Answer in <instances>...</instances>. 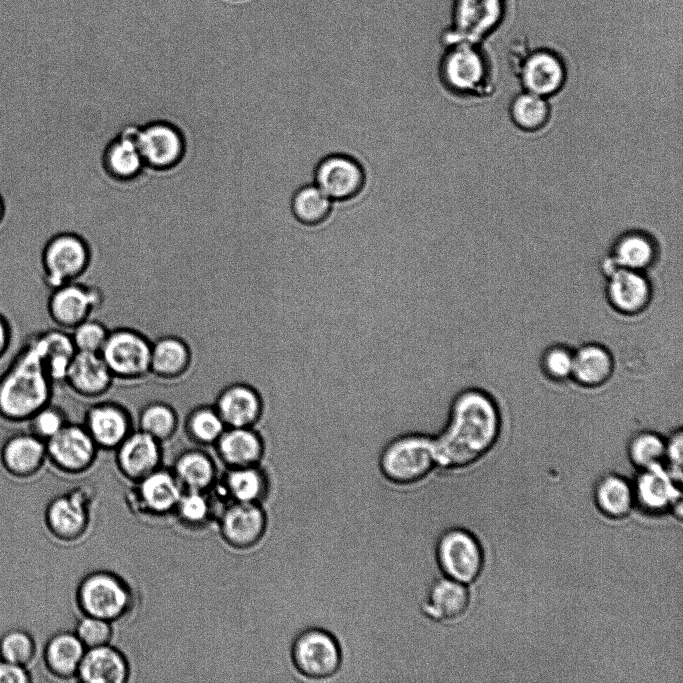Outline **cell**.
<instances>
[{
    "mask_svg": "<svg viewBox=\"0 0 683 683\" xmlns=\"http://www.w3.org/2000/svg\"><path fill=\"white\" fill-rule=\"evenodd\" d=\"M501 415L495 399L479 387L467 386L452 397L446 420L433 435L436 467L465 469L484 457L497 442Z\"/></svg>",
    "mask_w": 683,
    "mask_h": 683,
    "instance_id": "cell-1",
    "label": "cell"
},
{
    "mask_svg": "<svg viewBox=\"0 0 683 683\" xmlns=\"http://www.w3.org/2000/svg\"><path fill=\"white\" fill-rule=\"evenodd\" d=\"M54 388L27 337L0 375V420L26 424L35 412L52 402Z\"/></svg>",
    "mask_w": 683,
    "mask_h": 683,
    "instance_id": "cell-2",
    "label": "cell"
},
{
    "mask_svg": "<svg viewBox=\"0 0 683 683\" xmlns=\"http://www.w3.org/2000/svg\"><path fill=\"white\" fill-rule=\"evenodd\" d=\"M433 435L407 432L389 440L378 457V469L391 485L420 482L436 468Z\"/></svg>",
    "mask_w": 683,
    "mask_h": 683,
    "instance_id": "cell-3",
    "label": "cell"
},
{
    "mask_svg": "<svg viewBox=\"0 0 683 683\" xmlns=\"http://www.w3.org/2000/svg\"><path fill=\"white\" fill-rule=\"evenodd\" d=\"M289 657L295 673L305 680H329L339 673L342 665L339 641L319 626L306 627L295 635Z\"/></svg>",
    "mask_w": 683,
    "mask_h": 683,
    "instance_id": "cell-4",
    "label": "cell"
},
{
    "mask_svg": "<svg viewBox=\"0 0 683 683\" xmlns=\"http://www.w3.org/2000/svg\"><path fill=\"white\" fill-rule=\"evenodd\" d=\"M88 241L77 232L53 236L46 244L40 262V278L48 290L79 281L91 263Z\"/></svg>",
    "mask_w": 683,
    "mask_h": 683,
    "instance_id": "cell-5",
    "label": "cell"
},
{
    "mask_svg": "<svg viewBox=\"0 0 683 683\" xmlns=\"http://www.w3.org/2000/svg\"><path fill=\"white\" fill-rule=\"evenodd\" d=\"M152 341L129 326L110 329L100 352L115 381L137 383L150 376Z\"/></svg>",
    "mask_w": 683,
    "mask_h": 683,
    "instance_id": "cell-6",
    "label": "cell"
},
{
    "mask_svg": "<svg viewBox=\"0 0 683 683\" xmlns=\"http://www.w3.org/2000/svg\"><path fill=\"white\" fill-rule=\"evenodd\" d=\"M433 553L441 575L461 583L475 581L482 571V547L477 538L464 528L451 527L439 533Z\"/></svg>",
    "mask_w": 683,
    "mask_h": 683,
    "instance_id": "cell-7",
    "label": "cell"
},
{
    "mask_svg": "<svg viewBox=\"0 0 683 683\" xmlns=\"http://www.w3.org/2000/svg\"><path fill=\"white\" fill-rule=\"evenodd\" d=\"M506 6V0H453L451 25L443 39L446 47L487 38L502 23Z\"/></svg>",
    "mask_w": 683,
    "mask_h": 683,
    "instance_id": "cell-8",
    "label": "cell"
},
{
    "mask_svg": "<svg viewBox=\"0 0 683 683\" xmlns=\"http://www.w3.org/2000/svg\"><path fill=\"white\" fill-rule=\"evenodd\" d=\"M105 300L100 288L73 281L51 289L46 302L49 319L55 327L71 331L92 317Z\"/></svg>",
    "mask_w": 683,
    "mask_h": 683,
    "instance_id": "cell-9",
    "label": "cell"
},
{
    "mask_svg": "<svg viewBox=\"0 0 683 683\" xmlns=\"http://www.w3.org/2000/svg\"><path fill=\"white\" fill-rule=\"evenodd\" d=\"M134 138L146 168L167 171L185 156V138L169 121L156 120L136 126Z\"/></svg>",
    "mask_w": 683,
    "mask_h": 683,
    "instance_id": "cell-10",
    "label": "cell"
},
{
    "mask_svg": "<svg viewBox=\"0 0 683 683\" xmlns=\"http://www.w3.org/2000/svg\"><path fill=\"white\" fill-rule=\"evenodd\" d=\"M77 601L85 615L111 621L128 609L130 595L118 577L97 572L82 580L77 590Z\"/></svg>",
    "mask_w": 683,
    "mask_h": 683,
    "instance_id": "cell-11",
    "label": "cell"
},
{
    "mask_svg": "<svg viewBox=\"0 0 683 683\" xmlns=\"http://www.w3.org/2000/svg\"><path fill=\"white\" fill-rule=\"evenodd\" d=\"M99 448L82 423L68 422L46 441L47 462L66 474H79L91 467Z\"/></svg>",
    "mask_w": 683,
    "mask_h": 683,
    "instance_id": "cell-12",
    "label": "cell"
},
{
    "mask_svg": "<svg viewBox=\"0 0 683 683\" xmlns=\"http://www.w3.org/2000/svg\"><path fill=\"white\" fill-rule=\"evenodd\" d=\"M47 463L46 442L28 430L10 434L0 446L1 469L13 480L31 481Z\"/></svg>",
    "mask_w": 683,
    "mask_h": 683,
    "instance_id": "cell-13",
    "label": "cell"
},
{
    "mask_svg": "<svg viewBox=\"0 0 683 683\" xmlns=\"http://www.w3.org/2000/svg\"><path fill=\"white\" fill-rule=\"evenodd\" d=\"M82 425L99 450H114L135 428L132 414L122 403L100 400L85 411Z\"/></svg>",
    "mask_w": 683,
    "mask_h": 683,
    "instance_id": "cell-14",
    "label": "cell"
},
{
    "mask_svg": "<svg viewBox=\"0 0 683 683\" xmlns=\"http://www.w3.org/2000/svg\"><path fill=\"white\" fill-rule=\"evenodd\" d=\"M487 71L485 58L475 44L456 43L446 47L439 64L443 84L457 92L477 89Z\"/></svg>",
    "mask_w": 683,
    "mask_h": 683,
    "instance_id": "cell-15",
    "label": "cell"
},
{
    "mask_svg": "<svg viewBox=\"0 0 683 683\" xmlns=\"http://www.w3.org/2000/svg\"><path fill=\"white\" fill-rule=\"evenodd\" d=\"M226 427H256L264 415V399L256 385L236 381L224 386L213 403Z\"/></svg>",
    "mask_w": 683,
    "mask_h": 683,
    "instance_id": "cell-16",
    "label": "cell"
},
{
    "mask_svg": "<svg viewBox=\"0 0 683 683\" xmlns=\"http://www.w3.org/2000/svg\"><path fill=\"white\" fill-rule=\"evenodd\" d=\"M361 164L353 157L332 153L322 158L315 170L314 181L331 200H346L358 194L364 185Z\"/></svg>",
    "mask_w": 683,
    "mask_h": 683,
    "instance_id": "cell-17",
    "label": "cell"
},
{
    "mask_svg": "<svg viewBox=\"0 0 683 683\" xmlns=\"http://www.w3.org/2000/svg\"><path fill=\"white\" fill-rule=\"evenodd\" d=\"M606 276L605 295L615 312L624 316H636L649 307L653 289L643 272L613 268Z\"/></svg>",
    "mask_w": 683,
    "mask_h": 683,
    "instance_id": "cell-18",
    "label": "cell"
},
{
    "mask_svg": "<svg viewBox=\"0 0 683 683\" xmlns=\"http://www.w3.org/2000/svg\"><path fill=\"white\" fill-rule=\"evenodd\" d=\"M469 602L465 584L442 575L426 588L419 603V613L433 624L448 622L460 618Z\"/></svg>",
    "mask_w": 683,
    "mask_h": 683,
    "instance_id": "cell-19",
    "label": "cell"
},
{
    "mask_svg": "<svg viewBox=\"0 0 683 683\" xmlns=\"http://www.w3.org/2000/svg\"><path fill=\"white\" fill-rule=\"evenodd\" d=\"M122 475L139 481L161 467L162 443L135 428L114 450Z\"/></svg>",
    "mask_w": 683,
    "mask_h": 683,
    "instance_id": "cell-20",
    "label": "cell"
},
{
    "mask_svg": "<svg viewBox=\"0 0 683 683\" xmlns=\"http://www.w3.org/2000/svg\"><path fill=\"white\" fill-rule=\"evenodd\" d=\"M114 382L100 353L76 352L64 385L81 398L98 400L110 391Z\"/></svg>",
    "mask_w": 683,
    "mask_h": 683,
    "instance_id": "cell-21",
    "label": "cell"
},
{
    "mask_svg": "<svg viewBox=\"0 0 683 683\" xmlns=\"http://www.w3.org/2000/svg\"><path fill=\"white\" fill-rule=\"evenodd\" d=\"M213 448L227 468L260 465L266 452L264 437L257 427H226Z\"/></svg>",
    "mask_w": 683,
    "mask_h": 683,
    "instance_id": "cell-22",
    "label": "cell"
},
{
    "mask_svg": "<svg viewBox=\"0 0 683 683\" xmlns=\"http://www.w3.org/2000/svg\"><path fill=\"white\" fill-rule=\"evenodd\" d=\"M225 540L238 548L252 547L265 535L267 516L259 503L233 502L221 517Z\"/></svg>",
    "mask_w": 683,
    "mask_h": 683,
    "instance_id": "cell-23",
    "label": "cell"
},
{
    "mask_svg": "<svg viewBox=\"0 0 683 683\" xmlns=\"http://www.w3.org/2000/svg\"><path fill=\"white\" fill-rule=\"evenodd\" d=\"M44 522L49 534L60 540L78 537L88 522L86 497L73 491L50 499L44 511Z\"/></svg>",
    "mask_w": 683,
    "mask_h": 683,
    "instance_id": "cell-24",
    "label": "cell"
},
{
    "mask_svg": "<svg viewBox=\"0 0 683 683\" xmlns=\"http://www.w3.org/2000/svg\"><path fill=\"white\" fill-rule=\"evenodd\" d=\"M29 337L51 381L55 386L64 385L68 368L77 352L70 332L54 327Z\"/></svg>",
    "mask_w": 683,
    "mask_h": 683,
    "instance_id": "cell-25",
    "label": "cell"
},
{
    "mask_svg": "<svg viewBox=\"0 0 683 683\" xmlns=\"http://www.w3.org/2000/svg\"><path fill=\"white\" fill-rule=\"evenodd\" d=\"M192 365V350L185 339L167 334L151 344L150 375L162 381L184 377Z\"/></svg>",
    "mask_w": 683,
    "mask_h": 683,
    "instance_id": "cell-26",
    "label": "cell"
},
{
    "mask_svg": "<svg viewBox=\"0 0 683 683\" xmlns=\"http://www.w3.org/2000/svg\"><path fill=\"white\" fill-rule=\"evenodd\" d=\"M614 366L613 355L607 347L588 342L573 350L571 379L581 387L598 388L611 379Z\"/></svg>",
    "mask_w": 683,
    "mask_h": 683,
    "instance_id": "cell-27",
    "label": "cell"
},
{
    "mask_svg": "<svg viewBox=\"0 0 683 683\" xmlns=\"http://www.w3.org/2000/svg\"><path fill=\"white\" fill-rule=\"evenodd\" d=\"M134 131L135 127L123 129L105 146L102 166L105 173L114 180H132L146 168L134 138Z\"/></svg>",
    "mask_w": 683,
    "mask_h": 683,
    "instance_id": "cell-28",
    "label": "cell"
},
{
    "mask_svg": "<svg viewBox=\"0 0 683 683\" xmlns=\"http://www.w3.org/2000/svg\"><path fill=\"white\" fill-rule=\"evenodd\" d=\"M639 471L633 486L634 499L644 510L659 513L681 498L663 464Z\"/></svg>",
    "mask_w": 683,
    "mask_h": 683,
    "instance_id": "cell-29",
    "label": "cell"
},
{
    "mask_svg": "<svg viewBox=\"0 0 683 683\" xmlns=\"http://www.w3.org/2000/svg\"><path fill=\"white\" fill-rule=\"evenodd\" d=\"M128 674V664L121 652L105 644L85 651L76 676L88 683H123Z\"/></svg>",
    "mask_w": 683,
    "mask_h": 683,
    "instance_id": "cell-30",
    "label": "cell"
},
{
    "mask_svg": "<svg viewBox=\"0 0 683 683\" xmlns=\"http://www.w3.org/2000/svg\"><path fill=\"white\" fill-rule=\"evenodd\" d=\"M564 66L558 55L546 49L531 52L522 65V80L529 92L543 96L560 88Z\"/></svg>",
    "mask_w": 683,
    "mask_h": 683,
    "instance_id": "cell-31",
    "label": "cell"
},
{
    "mask_svg": "<svg viewBox=\"0 0 683 683\" xmlns=\"http://www.w3.org/2000/svg\"><path fill=\"white\" fill-rule=\"evenodd\" d=\"M85 651V646L75 633L61 631L47 639L42 655L52 675L67 678L76 676Z\"/></svg>",
    "mask_w": 683,
    "mask_h": 683,
    "instance_id": "cell-32",
    "label": "cell"
},
{
    "mask_svg": "<svg viewBox=\"0 0 683 683\" xmlns=\"http://www.w3.org/2000/svg\"><path fill=\"white\" fill-rule=\"evenodd\" d=\"M139 497L151 512L166 513L176 505L182 495V486L172 470L159 467L139 481Z\"/></svg>",
    "mask_w": 683,
    "mask_h": 683,
    "instance_id": "cell-33",
    "label": "cell"
},
{
    "mask_svg": "<svg viewBox=\"0 0 683 683\" xmlns=\"http://www.w3.org/2000/svg\"><path fill=\"white\" fill-rule=\"evenodd\" d=\"M174 475L185 490L203 491L214 483L216 464L201 448H189L180 452L172 468Z\"/></svg>",
    "mask_w": 683,
    "mask_h": 683,
    "instance_id": "cell-34",
    "label": "cell"
},
{
    "mask_svg": "<svg viewBox=\"0 0 683 683\" xmlns=\"http://www.w3.org/2000/svg\"><path fill=\"white\" fill-rule=\"evenodd\" d=\"M223 487L234 502L259 503L268 493L270 479L261 464L228 468Z\"/></svg>",
    "mask_w": 683,
    "mask_h": 683,
    "instance_id": "cell-35",
    "label": "cell"
},
{
    "mask_svg": "<svg viewBox=\"0 0 683 683\" xmlns=\"http://www.w3.org/2000/svg\"><path fill=\"white\" fill-rule=\"evenodd\" d=\"M594 500L604 515L613 519L624 518L635 501L633 486L620 475H604L595 485Z\"/></svg>",
    "mask_w": 683,
    "mask_h": 683,
    "instance_id": "cell-36",
    "label": "cell"
},
{
    "mask_svg": "<svg viewBox=\"0 0 683 683\" xmlns=\"http://www.w3.org/2000/svg\"><path fill=\"white\" fill-rule=\"evenodd\" d=\"M179 425L177 410L165 401H150L144 404L138 412L137 429L162 444L175 436Z\"/></svg>",
    "mask_w": 683,
    "mask_h": 683,
    "instance_id": "cell-37",
    "label": "cell"
},
{
    "mask_svg": "<svg viewBox=\"0 0 683 683\" xmlns=\"http://www.w3.org/2000/svg\"><path fill=\"white\" fill-rule=\"evenodd\" d=\"M183 429L191 442L202 447H213L226 425L213 404H201L187 413Z\"/></svg>",
    "mask_w": 683,
    "mask_h": 683,
    "instance_id": "cell-38",
    "label": "cell"
},
{
    "mask_svg": "<svg viewBox=\"0 0 683 683\" xmlns=\"http://www.w3.org/2000/svg\"><path fill=\"white\" fill-rule=\"evenodd\" d=\"M290 207L298 222L316 225L328 217L331 199L316 184H305L294 192Z\"/></svg>",
    "mask_w": 683,
    "mask_h": 683,
    "instance_id": "cell-39",
    "label": "cell"
},
{
    "mask_svg": "<svg viewBox=\"0 0 683 683\" xmlns=\"http://www.w3.org/2000/svg\"><path fill=\"white\" fill-rule=\"evenodd\" d=\"M654 257V247L646 237L640 234H630L617 243L614 249L613 265L608 268V271L613 268H623L642 272L653 263Z\"/></svg>",
    "mask_w": 683,
    "mask_h": 683,
    "instance_id": "cell-40",
    "label": "cell"
},
{
    "mask_svg": "<svg viewBox=\"0 0 683 683\" xmlns=\"http://www.w3.org/2000/svg\"><path fill=\"white\" fill-rule=\"evenodd\" d=\"M666 438L653 430H641L633 434L627 444L630 462L639 470L664 464Z\"/></svg>",
    "mask_w": 683,
    "mask_h": 683,
    "instance_id": "cell-41",
    "label": "cell"
},
{
    "mask_svg": "<svg viewBox=\"0 0 683 683\" xmlns=\"http://www.w3.org/2000/svg\"><path fill=\"white\" fill-rule=\"evenodd\" d=\"M37 652V640L23 627H11L0 635V659L28 667Z\"/></svg>",
    "mask_w": 683,
    "mask_h": 683,
    "instance_id": "cell-42",
    "label": "cell"
},
{
    "mask_svg": "<svg viewBox=\"0 0 683 683\" xmlns=\"http://www.w3.org/2000/svg\"><path fill=\"white\" fill-rule=\"evenodd\" d=\"M548 115V107L542 96L528 92L518 96L512 105L515 123L523 129L541 127Z\"/></svg>",
    "mask_w": 683,
    "mask_h": 683,
    "instance_id": "cell-43",
    "label": "cell"
},
{
    "mask_svg": "<svg viewBox=\"0 0 683 683\" xmlns=\"http://www.w3.org/2000/svg\"><path fill=\"white\" fill-rule=\"evenodd\" d=\"M70 422L66 411L50 402L35 412L27 421V430L43 441H47Z\"/></svg>",
    "mask_w": 683,
    "mask_h": 683,
    "instance_id": "cell-44",
    "label": "cell"
},
{
    "mask_svg": "<svg viewBox=\"0 0 683 683\" xmlns=\"http://www.w3.org/2000/svg\"><path fill=\"white\" fill-rule=\"evenodd\" d=\"M110 329L92 317L79 323L70 331L77 352L100 353Z\"/></svg>",
    "mask_w": 683,
    "mask_h": 683,
    "instance_id": "cell-45",
    "label": "cell"
},
{
    "mask_svg": "<svg viewBox=\"0 0 683 683\" xmlns=\"http://www.w3.org/2000/svg\"><path fill=\"white\" fill-rule=\"evenodd\" d=\"M540 365L549 380L563 382L571 379L573 350L563 344L551 345L543 352Z\"/></svg>",
    "mask_w": 683,
    "mask_h": 683,
    "instance_id": "cell-46",
    "label": "cell"
},
{
    "mask_svg": "<svg viewBox=\"0 0 683 683\" xmlns=\"http://www.w3.org/2000/svg\"><path fill=\"white\" fill-rule=\"evenodd\" d=\"M74 633L88 649L108 644L112 628L110 621L85 615L78 621Z\"/></svg>",
    "mask_w": 683,
    "mask_h": 683,
    "instance_id": "cell-47",
    "label": "cell"
},
{
    "mask_svg": "<svg viewBox=\"0 0 683 683\" xmlns=\"http://www.w3.org/2000/svg\"><path fill=\"white\" fill-rule=\"evenodd\" d=\"M176 509L185 522L192 524L204 522L210 512L209 501L202 491L193 490H186L182 493Z\"/></svg>",
    "mask_w": 683,
    "mask_h": 683,
    "instance_id": "cell-48",
    "label": "cell"
},
{
    "mask_svg": "<svg viewBox=\"0 0 683 683\" xmlns=\"http://www.w3.org/2000/svg\"><path fill=\"white\" fill-rule=\"evenodd\" d=\"M682 429L674 430L668 438H666V451L664 463H666L667 471L673 479H681L682 474Z\"/></svg>",
    "mask_w": 683,
    "mask_h": 683,
    "instance_id": "cell-49",
    "label": "cell"
},
{
    "mask_svg": "<svg viewBox=\"0 0 683 683\" xmlns=\"http://www.w3.org/2000/svg\"><path fill=\"white\" fill-rule=\"evenodd\" d=\"M32 675L28 667L0 659V683H29Z\"/></svg>",
    "mask_w": 683,
    "mask_h": 683,
    "instance_id": "cell-50",
    "label": "cell"
},
{
    "mask_svg": "<svg viewBox=\"0 0 683 683\" xmlns=\"http://www.w3.org/2000/svg\"><path fill=\"white\" fill-rule=\"evenodd\" d=\"M12 343V327L7 317L0 313V361L8 353Z\"/></svg>",
    "mask_w": 683,
    "mask_h": 683,
    "instance_id": "cell-51",
    "label": "cell"
},
{
    "mask_svg": "<svg viewBox=\"0 0 683 683\" xmlns=\"http://www.w3.org/2000/svg\"><path fill=\"white\" fill-rule=\"evenodd\" d=\"M2 214H3V204H2V200L0 198V220H1Z\"/></svg>",
    "mask_w": 683,
    "mask_h": 683,
    "instance_id": "cell-52",
    "label": "cell"
}]
</instances>
